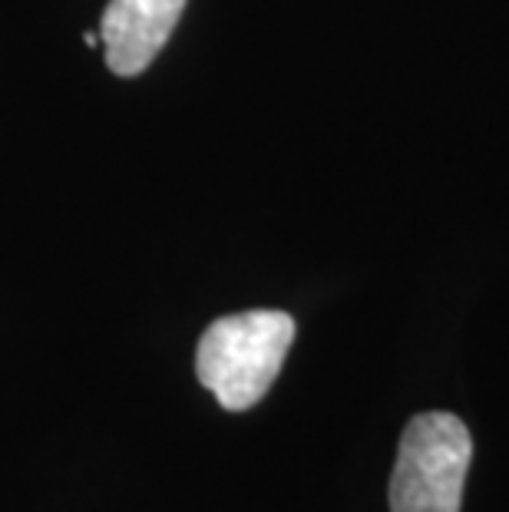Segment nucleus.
<instances>
[{"label":"nucleus","instance_id":"1","mask_svg":"<svg viewBox=\"0 0 509 512\" xmlns=\"http://www.w3.org/2000/svg\"><path fill=\"white\" fill-rule=\"evenodd\" d=\"M291 344L295 318L285 311L225 314L202 334L196 374L225 410H248L275 384Z\"/></svg>","mask_w":509,"mask_h":512},{"label":"nucleus","instance_id":"2","mask_svg":"<svg viewBox=\"0 0 509 512\" xmlns=\"http://www.w3.org/2000/svg\"><path fill=\"white\" fill-rule=\"evenodd\" d=\"M473 460L467 423L430 410L407 423L391 476V512H460Z\"/></svg>","mask_w":509,"mask_h":512},{"label":"nucleus","instance_id":"3","mask_svg":"<svg viewBox=\"0 0 509 512\" xmlns=\"http://www.w3.org/2000/svg\"><path fill=\"white\" fill-rule=\"evenodd\" d=\"M186 0H110L100 17L106 67L116 76H139L166 47Z\"/></svg>","mask_w":509,"mask_h":512}]
</instances>
